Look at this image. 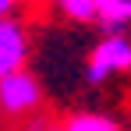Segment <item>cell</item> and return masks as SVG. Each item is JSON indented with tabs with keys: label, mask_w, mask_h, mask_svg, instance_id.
I'll return each mask as SVG.
<instances>
[{
	"label": "cell",
	"mask_w": 131,
	"mask_h": 131,
	"mask_svg": "<svg viewBox=\"0 0 131 131\" xmlns=\"http://www.w3.org/2000/svg\"><path fill=\"white\" fill-rule=\"evenodd\" d=\"M128 71H131V39L124 32H106L92 46V53L85 60V82L89 85H106Z\"/></svg>",
	"instance_id": "obj_1"
},
{
	"label": "cell",
	"mask_w": 131,
	"mask_h": 131,
	"mask_svg": "<svg viewBox=\"0 0 131 131\" xmlns=\"http://www.w3.org/2000/svg\"><path fill=\"white\" fill-rule=\"evenodd\" d=\"M39 106H43V85L28 67L0 74V113L4 117L25 121V117H36Z\"/></svg>",
	"instance_id": "obj_2"
},
{
	"label": "cell",
	"mask_w": 131,
	"mask_h": 131,
	"mask_svg": "<svg viewBox=\"0 0 131 131\" xmlns=\"http://www.w3.org/2000/svg\"><path fill=\"white\" fill-rule=\"evenodd\" d=\"M28 50H32V43H28L25 21L14 18V14L0 18V74L25 67L28 64Z\"/></svg>",
	"instance_id": "obj_3"
},
{
	"label": "cell",
	"mask_w": 131,
	"mask_h": 131,
	"mask_svg": "<svg viewBox=\"0 0 131 131\" xmlns=\"http://www.w3.org/2000/svg\"><path fill=\"white\" fill-rule=\"evenodd\" d=\"M92 21L103 32H124L131 25V0H92Z\"/></svg>",
	"instance_id": "obj_4"
},
{
	"label": "cell",
	"mask_w": 131,
	"mask_h": 131,
	"mask_svg": "<svg viewBox=\"0 0 131 131\" xmlns=\"http://www.w3.org/2000/svg\"><path fill=\"white\" fill-rule=\"evenodd\" d=\"M60 131H121V128L106 113H71Z\"/></svg>",
	"instance_id": "obj_5"
},
{
	"label": "cell",
	"mask_w": 131,
	"mask_h": 131,
	"mask_svg": "<svg viewBox=\"0 0 131 131\" xmlns=\"http://www.w3.org/2000/svg\"><path fill=\"white\" fill-rule=\"evenodd\" d=\"M67 21H92V0H53Z\"/></svg>",
	"instance_id": "obj_6"
},
{
	"label": "cell",
	"mask_w": 131,
	"mask_h": 131,
	"mask_svg": "<svg viewBox=\"0 0 131 131\" xmlns=\"http://www.w3.org/2000/svg\"><path fill=\"white\" fill-rule=\"evenodd\" d=\"M14 4H18V0H0V18H7V14H14Z\"/></svg>",
	"instance_id": "obj_7"
},
{
	"label": "cell",
	"mask_w": 131,
	"mask_h": 131,
	"mask_svg": "<svg viewBox=\"0 0 131 131\" xmlns=\"http://www.w3.org/2000/svg\"><path fill=\"white\" fill-rule=\"evenodd\" d=\"M43 131H60V128H43Z\"/></svg>",
	"instance_id": "obj_8"
}]
</instances>
